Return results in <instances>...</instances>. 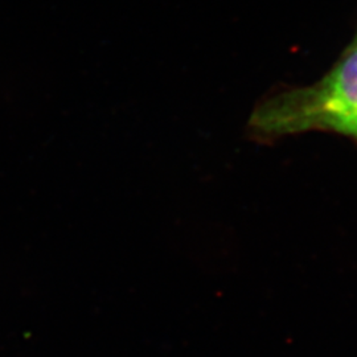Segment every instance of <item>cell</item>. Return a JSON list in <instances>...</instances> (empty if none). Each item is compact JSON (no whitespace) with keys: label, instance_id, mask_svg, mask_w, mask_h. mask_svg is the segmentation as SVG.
<instances>
[{"label":"cell","instance_id":"6da1fadb","mask_svg":"<svg viewBox=\"0 0 357 357\" xmlns=\"http://www.w3.org/2000/svg\"><path fill=\"white\" fill-rule=\"evenodd\" d=\"M249 126L262 138L310 130L357 138V41L319 82L277 94L258 105Z\"/></svg>","mask_w":357,"mask_h":357}]
</instances>
